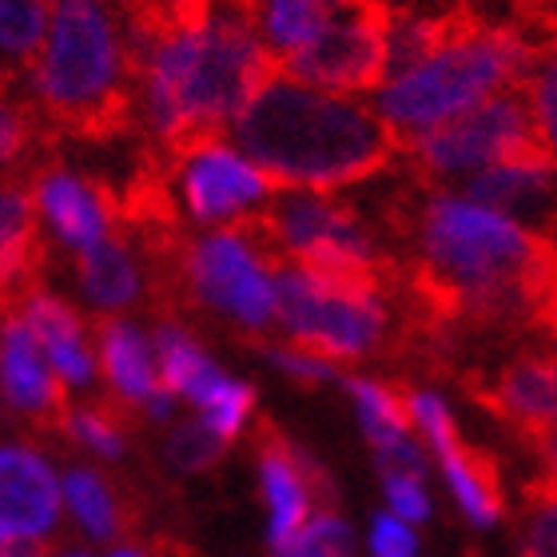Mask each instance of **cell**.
I'll return each mask as SVG.
<instances>
[{
	"instance_id": "cell-1",
	"label": "cell",
	"mask_w": 557,
	"mask_h": 557,
	"mask_svg": "<svg viewBox=\"0 0 557 557\" xmlns=\"http://www.w3.org/2000/svg\"><path fill=\"white\" fill-rule=\"evenodd\" d=\"M410 263L395 268L426 335L470 326H557V256L466 191H426L395 215Z\"/></svg>"
},
{
	"instance_id": "cell-2",
	"label": "cell",
	"mask_w": 557,
	"mask_h": 557,
	"mask_svg": "<svg viewBox=\"0 0 557 557\" xmlns=\"http://www.w3.org/2000/svg\"><path fill=\"white\" fill-rule=\"evenodd\" d=\"M232 136L268 175L275 191H338L386 172L398 136L379 108L343 92H326L275 72L239 112Z\"/></svg>"
},
{
	"instance_id": "cell-3",
	"label": "cell",
	"mask_w": 557,
	"mask_h": 557,
	"mask_svg": "<svg viewBox=\"0 0 557 557\" xmlns=\"http://www.w3.org/2000/svg\"><path fill=\"white\" fill-rule=\"evenodd\" d=\"M24 76L52 139L124 136L139 104L124 0H52L48 36Z\"/></svg>"
},
{
	"instance_id": "cell-4",
	"label": "cell",
	"mask_w": 557,
	"mask_h": 557,
	"mask_svg": "<svg viewBox=\"0 0 557 557\" xmlns=\"http://www.w3.org/2000/svg\"><path fill=\"white\" fill-rule=\"evenodd\" d=\"M537 48L513 24L482 21L474 12H442V33L426 57L386 76L379 88V116L398 144L430 132L494 96L522 88Z\"/></svg>"
},
{
	"instance_id": "cell-5",
	"label": "cell",
	"mask_w": 557,
	"mask_h": 557,
	"mask_svg": "<svg viewBox=\"0 0 557 557\" xmlns=\"http://www.w3.org/2000/svg\"><path fill=\"white\" fill-rule=\"evenodd\" d=\"M144 256L163 302H208L247 331H263L278 314V268L244 232L144 235Z\"/></svg>"
},
{
	"instance_id": "cell-6",
	"label": "cell",
	"mask_w": 557,
	"mask_h": 557,
	"mask_svg": "<svg viewBox=\"0 0 557 557\" xmlns=\"http://www.w3.org/2000/svg\"><path fill=\"white\" fill-rule=\"evenodd\" d=\"M395 268L383 275L278 268V319L319 359H367L391 331Z\"/></svg>"
},
{
	"instance_id": "cell-7",
	"label": "cell",
	"mask_w": 557,
	"mask_h": 557,
	"mask_svg": "<svg viewBox=\"0 0 557 557\" xmlns=\"http://www.w3.org/2000/svg\"><path fill=\"white\" fill-rule=\"evenodd\" d=\"M235 232H244L275 268L347 275H383L395 268L355 211L314 191H283L271 203H259L235 223Z\"/></svg>"
},
{
	"instance_id": "cell-8",
	"label": "cell",
	"mask_w": 557,
	"mask_h": 557,
	"mask_svg": "<svg viewBox=\"0 0 557 557\" xmlns=\"http://www.w3.org/2000/svg\"><path fill=\"white\" fill-rule=\"evenodd\" d=\"M530 148H537V128L522 88H510V92L494 96L462 116L446 120L438 128L418 132V136L398 144L410 172L422 184L474 180L478 172H490V168H498V163L513 160Z\"/></svg>"
},
{
	"instance_id": "cell-9",
	"label": "cell",
	"mask_w": 557,
	"mask_h": 557,
	"mask_svg": "<svg viewBox=\"0 0 557 557\" xmlns=\"http://www.w3.org/2000/svg\"><path fill=\"white\" fill-rule=\"evenodd\" d=\"M391 16L395 9H386L383 0H343L314 45L290 57L283 72L326 92H379L386 81Z\"/></svg>"
},
{
	"instance_id": "cell-10",
	"label": "cell",
	"mask_w": 557,
	"mask_h": 557,
	"mask_svg": "<svg viewBox=\"0 0 557 557\" xmlns=\"http://www.w3.org/2000/svg\"><path fill=\"white\" fill-rule=\"evenodd\" d=\"M163 156H168L172 187H180L184 208L199 223H239L244 211H256L275 191L268 175L256 163H247L235 148H227L223 139H199V144L163 151Z\"/></svg>"
},
{
	"instance_id": "cell-11",
	"label": "cell",
	"mask_w": 557,
	"mask_h": 557,
	"mask_svg": "<svg viewBox=\"0 0 557 557\" xmlns=\"http://www.w3.org/2000/svg\"><path fill=\"white\" fill-rule=\"evenodd\" d=\"M462 191L510 215L518 227H525L537 244L557 256V160L542 144L490 172H478L474 180H466Z\"/></svg>"
},
{
	"instance_id": "cell-12",
	"label": "cell",
	"mask_w": 557,
	"mask_h": 557,
	"mask_svg": "<svg viewBox=\"0 0 557 557\" xmlns=\"http://www.w3.org/2000/svg\"><path fill=\"white\" fill-rule=\"evenodd\" d=\"M259 482H263V498H268V537L271 549L295 537L302 525L311 522V506L323 502V510L335 502V490L326 474L307 458V454L278 434L271 422L259 426Z\"/></svg>"
},
{
	"instance_id": "cell-13",
	"label": "cell",
	"mask_w": 557,
	"mask_h": 557,
	"mask_svg": "<svg viewBox=\"0 0 557 557\" xmlns=\"http://www.w3.org/2000/svg\"><path fill=\"white\" fill-rule=\"evenodd\" d=\"M0 395L12 410L36 418L40 426H64L69 418L64 379L52 371L21 311L0 319Z\"/></svg>"
},
{
	"instance_id": "cell-14",
	"label": "cell",
	"mask_w": 557,
	"mask_h": 557,
	"mask_svg": "<svg viewBox=\"0 0 557 557\" xmlns=\"http://www.w3.org/2000/svg\"><path fill=\"white\" fill-rule=\"evenodd\" d=\"M28 196L76 256L120 227L116 191L108 184H88V180L64 172V168H40L28 184Z\"/></svg>"
},
{
	"instance_id": "cell-15",
	"label": "cell",
	"mask_w": 557,
	"mask_h": 557,
	"mask_svg": "<svg viewBox=\"0 0 557 557\" xmlns=\"http://www.w3.org/2000/svg\"><path fill=\"white\" fill-rule=\"evenodd\" d=\"M57 470L28 446H0V542H45L60 518Z\"/></svg>"
},
{
	"instance_id": "cell-16",
	"label": "cell",
	"mask_w": 557,
	"mask_h": 557,
	"mask_svg": "<svg viewBox=\"0 0 557 557\" xmlns=\"http://www.w3.org/2000/svg\"><path fill=\"white\" fill-rule=\"evenodd\" d=\"M478 398L486 403L510 426L537 438L557 426V347L518 355L490 374V383L478 386Z\"/></svg>"
},
{
	"instance_id": "cell-17",
	"label": "cell",
	"mask_w": 557,
	"mask_h": 557,
	"mask_svg": "<svg viewBox=\"0 0 557 557\" xmlns=\"http://www.w3.org/2000/svg\"><path fill=\"white\" fill-rule=\"evenodd\" d=\"M33 208L24 187H0V319L16 314L28 295L45 287L48 244Z\"/></svg>"
},
{
	"instance_id": "cell-18",
	"label": "cell",
	"mask_w": 557,
	"mask_h": 557,
	"mask_svg": "<svg viewBox=\"0 0 557 557\" xmlns=\"http://www.w3.org/2000/svg\"><path fill=\"white\" fill-rule=\"evenodd\" d=\"M24 323L33 326L36 343L45 350V359L52 362V371L64 379V383L81 386L92 379V350H88V338H84L81 314L72 311L69 302L48 295L45 287L28 295L21 307Z\"/></svg>"
},
{
	"instance_id": "cell-19",
	"label": "cell",
	"mask_w": 557,
	"mask_h": 557,
	"mask_svg": "<svg viewBox=\"0 0 557 557\" xmlns=\"http://www.w3.org/2000/svg\"><path fill=\"white\" fill-rule=\"evenodd\" d=\"M96 338H100V362L112 383V395L124 410L144 407L163 391L156 359H151L148 338L139 335L136 326L120 323V319H100L96 323Z\"/></svg>"
},
{
	"instance_id": "cell-20",
	"label": "cell",
	"mask_w": 557,
	"mask_h": 557,
	"mask_svg": "<svg viewBox=\"0 0 557 557\" xmlns=\"http://www.w3.org/2000/svg\"><path fill=\"white\" fill-rule=\"evenodd\" d=\"M338 4L343 0H256L251 16H256L263 45L271 48V57L283 69L290 57H299L302 48L314 45V36L331 24Z\"/></svg>"
},
{
	"instance_id": "cell-21",
	"label": "cell",
	"mask_w": 557,
	"mask_h": 557,
	"mask_svg": "<svg viewBox=\"0 0 557 557\" xmlns=\"http://www.w3.org/2000/svg\"><path fill=\"white\" fill-rule=\"evenodd\" d=\"M156 359H160V383L172 395L191 398L199 410L208 407L211 398H215V391L227 383L220 374V367L203 355V347L187 335L184 326L175 323H163L156 331Z\"/></svg>"
},
{
	"instance_id": "cell-22",
	"label": "cell",
	"mask_w": 557,
	"mask_h": 557,
	"mask_svg": "<svg viewBox=\"0 0 557 557\" xmlns=\"http://www.w3.org/2000/svg\"><path fill=\"white\" fill-rule=\"evenodd\" d=\"M442 478L450 486L458 510L466 513V522L478 525V530H490V525L502 518V486H498V470L486 454L470 450V446H450L446 454H438Z\"/></svg>"
},
{
	"instance_id": "cell-23",
	"label": "cell",
	"mask_w": 557,
	"mask_h": 557,
	"mask_svg": "<svg viewBox=\"0 0 557 557\" xmlns=\"http://www.w3.org/2000/svg\"><path fill=\"white\" fill-rule=\"evenodd\" d=\"M81 283L84 295L104 311H120V307H132L139 299L136 259L128 256L120 235H108L96 247L81 251Z\"/></svg>"
},
{
	"instance_id": "cell-24",
	"label": "cell",
	"mask_w": 557,
	"mask_h": 557,
	"mask_svg": "<svg viewBox=\"0 0 557 557\" xmlns=\"http://www.w3.org/2000/svg\"><path fill=\"white\" fill-rule=\"evenodd\" d=\"M347 391L355 398V410H359V422L367 430V438H371L374 454L395 450L407 438H414L407 395H398L395 386L374 383V379H347Z\"/></svg>"
},
{
	"instance_id": "cell-25",
	"label": "cell",
	"mask_w": 557,
	"mask_h": 557,
	"mask_svg": "<svg viewBox=\"0 0 557 557\" xmlns=\"http://www.w3.org/2000/svg\"><path fill=\"white\" fill-rule=\"evenodd\" d=\"M60 486H64V506L84 525V534H92L96 542H112L124 530V510L116 494L96 470H69Z\"/></svg>"
},
{
	"instance_id": "cell-26",
	"label": "cell",
	"mask_w": 557,
	"mask_h": 557,
	"mask_svg": "<svg viewBox=\"0 0 557 557\" xmlns=\"http://www.w3.org/2000/svg\"><path fill=\"white\" fill-rule=\"evenodd\" d=\"M52 21V0H0V60L28 72Z\"/></svg>"
},
{
	"instance_id": "cell-27",
	"label": "cell",
	"mask_w": 557,
	"mask_h": 557,
	"mask_svg": "<svg viewBox=\"0 0 557 557\" xmlns=\"http://www.w3.org/2000/svg\"><path fill=\"white\" fill-rule=\"evenodd\" d=\"M57 139L48 136L45 124L36 120L28 96L0 92V172L21 168L33 151H48Z\"/></svg>"
},
{
	"instance_id": "cell-28",
	"label": "cell",
	"mask_w": 557,
	"mask_h": 557,
	"mask_svg": "<svg viewBox=\"0 0 557 557\" xmlns=\"http://www.w3.org/2000/svg\"><path fill=\"white\" fill-rule=\"evenodd\" d=\"M530 112H534L537 144L557 160V36L537 48V60L522 84Z\"/></svg>"
},
{
	"instance_id": "cell-29",
	"label": "cell",
	"mask_w": 557,
	"mask_h": 557,
	"mask_svg": "<svg viewBox=\"0 0 557 557\" xmlns=\"http://www.w3.org/2000/svg\"><path fill=\"white\" fill-rule=\"evenodd\" d=\"M355 554V534L335 510H314L311 522L299 534L287 537L283 546L271 549V557H350Z\"/></svg>"
},
{
	"instance_id": "cell-30",
	"label": "cell",
	"mask_w": 557,
	"mask_h": 557,
	"mask_svg": "<svg viewBox=\"0 0 557 557\" xmlns=\"http://www.w3.org/2000/svg\"><path fill=\"white\" fill-rule=\"evenodd\" d=\"M518 546H522V557H557V486L549 482H537L525 494Z\"/></svg>"
},
{
	"instance_id": "cell-31",
	"label": "cell",
	"mask_w": 557,
	"mask_h": 557,
	"mask_svg": "<svg viewBox=\"0 0 557 557\" xmlns=\"http://www.w3.org/2000/svg\"><path fill=\"white\" fill-rule=\"evenodd\" d=\"M124 418H128V410L120 407V403H104V407L92 410H69L64 430L76 442H84L92 454L120 458L124 454Z\"/></svg>"
},
{
	"instance_id": "cell-32",
	"label": "cell",
	"mask_w": 557,
	"mask_h": 557,
	"mask_svg": "<svg viewBox=\"0 0 557 557\" xmlns=\"http://www.w3.org/2000/svg\"><path fill=\"white\" fill-rule=\"evenodd\" d=\"M407 414H410V426L426 438V446L438 454H446L450 446H458V422H454L450 407H446V398L434 395V391H407Z\"/></svg>"
},
{
	"instance_id": "cell-33",
	"label": "cell",
	"mask_w": 557,
	"mask_h": 557,
	"mask_svg": "<svg viewBox=\"0 0 557 557\" xmlns=\"http://www.w3.org/2000/svg\"><path fill=\"white\" fill-rule=\"evenodd\" d=\"M223 446H227V442H223L203 418H196V422H184V426L172 430L168 458H172L175 470H208V466H215L223 458Z\"/></svg>"
},
{
	"instance_id": "cell-34",
	"label": "cell",
	"mask_w": 557,
	"mask_h": 557,
	"mask_svg": "<svg viewBox=\"0 0 557 557\" xmlns=\"http://www.w3.org/2000/svg\"><path fill=\"white\" fill-rule=\"evenodd\" d=\"M251 407H256V391H251L247 383H235V379H227V383L215 391V398H211L208 407L199 410V418H203V422H208V426L215 430L223 442H232L235 434L244 430Z\"/></svg>"
},
{
	"instance_id": "cell-35",
	"label": "cell",
	"mask_w": 557,
	"mask_h": 557,
	"mask_svg": "<svg viewBox=\"0 0 557 557\" xmlns=\"http://www.w3.org/2000/svg\"><path fill=\"white\" fill-rule=\"evenodd\" d=\"M386 490V506L395 518L403 522H426L430 518V494H426V478H410V474H383Z\"/></svg>"
},
{
	"instance_id": "cell-36",
	"label": "cell",
	"mask_w": 557,
	"mask_h": 557,
	"mask_svg": "<svg viewBox=\"0 0 557 557\" xmlns=\"http://www.w3.org/2000/svg\"><path fill=\"white\" fill-rule=\"evenodd\" d=\"M371 549H374V557H414V549H418L414 525L395 518L391 510L379 513L371 522Z\"/></svg>"
},
{
	"instance_id": "cell-37",
	"label": "cell",
	"mask_w": 557,
	"mask_h": 557,
	"mask_svg": "<svg viewBox=\"0 0 557 557\" xmlns=\"http://www.w3.org/2000/svg\"><path fill=\"white\" fill-rule=\"evenodd\" d=\"M263 350H268V359L275 367H283V371L302 379V383H326V379H335V367L326 359H319V355H311V350L302 347H263Z\"/></svg>"
},
{
	"instance_id": "cell-38",
	"label": "cell",
	"mask_w": 557,
	"mask_h": 557,
	"mask_svg": "<svg viewBox=\"0 0 557 557\" xmlns=\"http://www.w3.org/2000/svg\"><path fill=\"white\" fill-rule=\"evenodd\" d=\"M534 450L542 458V470H546V482L557 486V426L546 430V434H537L534 438Z\"/></svg>"
},
{
	"instance_id": "cell-39",
	"label": "cell",
	"mask_w": 557,
	"mask_h": 557,
	"mask_svg": "<svg viewBox=\"0 0 557 557\" xmlns=\"http://www.w3.org/2000/svg\"><path fill=\"white\" fill-rule=\"evenodd\" d=\"M0 557H48V546L33 537H16V542H0Z\"/></svg>"
},
{
	"instance_id": "cell-40",
	"label": "cell",
	"mask_w": 557,
	"mask_h": 557,
	"mask_svg": "<svg viewBox=\"0 0 557 557\" xmlns=\"http://www.w3.org/2000/svg\"><path fill=\"white\" fill-rule=\"evenodd\" d=\"M522 9L530 12L537 24L554 28V36H557V0H522Z\"/></svg>"
},
{
	"instance_id": "cell-41",
	"label": "cell",
	"mask_w": 557,
	"mask_h": 557,
	"mask_svg": "<svg viewBox=\"0 0 557 557\" xmlns=\"http://www.w3.org/2000/svg\"><path fill=\"white\" fill-rule=\"evenodd\" d=\"M108 557H148L144 549H136V546H120V549H112Z\"/></svg>"
},
{
	"instance_id": "cell-42",
	"label": "cell",
	"mask_w": 557,
	"mask_h": 557,
	"mask_svg": "<svg viewBox=\"0 0 557 557\" xmlns=\"http://www.w3.org/2000/svg\"><path fill=\"white\" fill-rule=\"evenodd\" d=\"M60 557H88V554H60Z\"/></svg>"
},
{
	"instance_id": "cell-43",
	"label": "cell",
	"mask_w": 557,
	"mask_h": 557,
	"mask_svg": "<svg viewBox=\"0 0 557 557\" xmlns=\"http://www.w3.org/2000/svg\"><path fill=\"white\" fill-rule=\"evenodd\" d=\"M554 335H557V326H554Z\"/></svg>"
}]
</instances>
